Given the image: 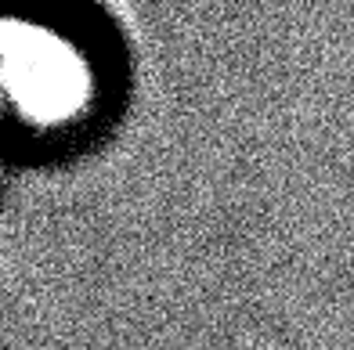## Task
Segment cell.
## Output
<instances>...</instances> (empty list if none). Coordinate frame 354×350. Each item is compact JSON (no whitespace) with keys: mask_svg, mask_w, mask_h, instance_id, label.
I'll return each mask as SVG.
<instances>
[]
</instances>
